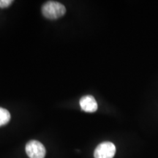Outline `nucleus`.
I'll use <instances>...</instances> for the list:
<instances>
[{"label":"nucleus","mask_w":158,"mask_h":158,"mask_svg":"<svg viewBox=\"0 0 158 158\" xmlns=\"http://www.w3.org/2000/svg\"><path fill=\"white\" fill-rule=\"evenodd\" d=\"M26 153L29 158H44L46 151L43 143L31 140L26 145Z\"/></svg>","instance_id":"obj_2"},{"label":"nucleus","mask_w":158,"mask_h":158,"mask_svg":"<svg viewBox=\"0 0 158 158\" xmlns=\"http://www.w3.org/2000/svg\"><path fill=\"white\" fill-rule=\"evenodd\" d=\"M81 108L84 111L88 113H94L98 110V105L93 96L86 95L81 98L79 101Z\"/></svg>","instance_id":"obj_4"},{"label":"nucleus","mask_w":158,"mask_h":158,"mask_svg":"<svg viewBox=\"0 0 158 158\" xmlns=\"http://www.w3.org/2000/svg\"><path fill=\"white\" fill-rule=\"evenodd\" d=\"M116 154V147L111 142L99 144L94 152V158H113Z\"/></svg>","instance_id":"obj_3"},{"label":"nucleus","mask_w":158,"mask_h":158,"mask_svg":"<svg viewBox=\"0 0 158 158\" xmlns=\"http://www.w3.org/2000/svg\"><path fill=\"white\" fill-rule=\"evenodd\" d=\"M13 2V0H0V8H7Z\"/></svg>","instance_id":"obj_6"},{"label":"nucleus","mask_w":158,"mask_h":158,"mask_svg":"<svg viewBox=\"0 0 158 158\" xmlns=\"http://www.w3.org/2000/svg\"><path fill=\"white\" fill-rule=\"evenodd\" d=\"M66 13V8L62 3L54 1H48L42 7V13L46 19L54 20L62 17Z\"/></svg>","instance_id":"obj_1"},{"label":"nucleus","mask_w":158,"mask_h":158,"mask_svg":"<svg viewBox=\"0 0 158 158\" xmlns=\"http://www.w3.org/2000/svg\"><path fill=\"white\" fill-rule=\"evenodd\" d=\"M11 116L10 112L5 108L0 107V127L7 124L10 120Z\"/></svg>","instance_id":"obj_5"}]
</instances>
